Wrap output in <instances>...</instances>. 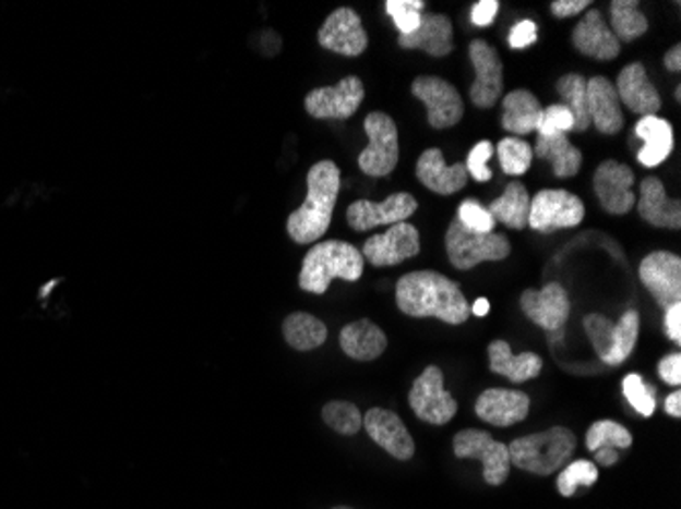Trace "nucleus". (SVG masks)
I'll return each mask as SVG.
<instances>
[{"mask_svg":"<svg viewBox=\"0 0 681 509\" xmlns=\"http://www.w3.org/2000/svg\"><path fill=\"white\" fill-rule=\"evenodd\" d=\"M568 131H573V117L570 110L563 105H551L542 109V121L539 126V137H551V135H565Z\"/></svg>","mask_w":681,"mask_h":509,"instance_id":"49530a36","label":"nucleus"},{"mask_svg":"<svg viewBox=\"0 0 681 509\" xmlns=\"http://www.w3.org/2000/svg\"><path fill=\"white\" fill-rule=\"evenodd\" d=\"M418 253H420V234L417 227L410 222H398L382 234H373L361 249L363 259L372 263L373 267H392L417 257Z\"/></svg>","mask_w":681,"mask_h":509,"instance_id":"ddd939ff","label":"nucleus"},{"mask_svg":"<svg viewBox=\"0 0 681 509\" xmlns=\"http://www.w3.org/2000/svg\"><path fill=\"white\" fill-rule=\"evenodd\" d=\"M588 7H592L589 0H555V2H551V13L558 19H568V16L586 11Z\"/></svg>","mask_w":681,"mask_h":509,"instance_id":"3c124183","label":"nucleus"},{"mask_svg":"<svg viewBox=\"0 0 681 509\" xmlns=\"http://www.w3.org/2000/svg\"><path fill=\"white\" fill-rule=\"evenodd\" d=\"M594 455H596V463L605 464V466H612L619 461L617 448H598Z\"/></svg>","mask_w":681,"mask_h":509,"instance_id":"5fc2aeb1","label":"nucleus"},{"mask_svg":"<svg viewBox=\"0 0 681 509\" xmlns=\"http://www.w3.org/2000/svg\"><path fill=\"white\" fill-rule=\"evenodd\" d=\"M396 304L413 318H439L447 325H464L469 304L462 288L437 271H410L396 283Z\"/></svg>","mask_w":681,"mask_h":509,"instance_id":"f257e3e1","label":"nucleus"},{"mask_svg":"<svg viewBox=\"0 0 681 509\" xmlns=\"http://www.w3.org/2000/svg\"><path fill=\"white\" fill-rule=\"evenodd\" d=\"M664 65H666L669 72H681V46L680 44H676V46L671 47L669 51L666 53V58H664Z\"/></svg>","mask_w":681,"mask_h":509,"instance_id":"864d4df0","label":"nucleus"},{"mask_svg":"<svg viewBox=\"0 0 681 509\" xmlns=\"http://www.w3.org/2000/svg\"><path fill=\"white\" fill-rule=\"evenodd\" d=\"M558 93L563 98V107L572 112L573 131H588V80L580 74H565L558 80Z\"/></svg>","mask_w":681,"mask_h":509,"instance_id":"72a5a7b5","label":"nucleus"},{"mask_svg":"<svg viewBox=\"0 0 681 509\" xmlns=\"http://www.w3.org/2000/svg\"><path fill=\"white\" fill-rule=\"evenodd\" d=\"M521 308L537 326L549 332L561 330L572 314V302L563 286L547 283L542 290H527L521 295Z\"/></svg>","mask_w":681,"mask_h":509,"instance_id":"a211bd4d","label":"nucleus"},{"mask_svg":"<svg viewBox=\"0 0 681 509\" xmlns=\"http://www.w3.org/2000/svg\"><path fill=\"white\" fill-rule=\"evenodd\" d=\"M641 281L661 308L681 302V259L669 251H655L638 267Z\"/></svg>","mask_w":681,"mask_h":509,"instance_id":"2eb2a0df","label":"nucleus"},{"mask_svg":"<svg viewBox=\"0 0 681 509\" xmlns=\"http://www.w3.org/2000/svg\"><path fill=\"white\" fill-rule=\"evenodd\" d=\"M323 420L328 428L343 436H354L363 426V417L351 401H328L323 408Z\"/></svg>","mask_w":681,"mask_h":509,"instance_id":"58836bf2","label":"nucleus"},{"mask_svg":"<svg viewBox=\"0 0 681 509\" xmlns=\"http://www.w3.org/2000/svg\"><path fill=\"white\" fill-rule=\"evenodd\" d=\"M575 445V434L563 426L523 436L509 445L511 464L542 477L553 475L563 464L572 461Z\"/></svg>","mask_w":681,"mask_h":509,"instance_id":"20e7f679","label":"nucleus"},{"mask_svg":"<svg viewBox=\"0 0 681 509\" xmlns=\"http://www.w3.org/2000/svg\"><path fill=\"white\" fill-rule=\"evenodd\" d=\"M596 481H598V466H596V464L584 461V459L573 461V463L568 464V466L561 471V475H559V494L563 495V497H572L580 485L589 487V485H594Z\"/></svg>","mask_w":681,"mask_h":509,"instance_id":"ea45409f","label":"nucleus"},{"mask_svg":"<svg viewBox=\"0 0 681 509\" xmlns=\"http://www.w3.org/2000/svg\"><path fill=\"white\" fill-rule=\"evenodd\" d=\"M490 356V369L511 379L512 384H523L528 379L539 377L542 371V359L537 353H523L512 355L511 344L506 340H494L488 347Z\"/></svg>","mask_w":681,"mask_h":509,"instance_id":"c756f323","label":"nucleus"},{"mask_svg":"<svg viewBox=\"0 0 681 509\" xmlns=\"http://www.w3.org/2000/svg\"><path fill=\"white\" fill-rule=\"evenodd\" d=\"M588 112L589 121L602 135H617L624 126L619 94L608 77L588 80Z\"/></svg>","mask_w":681,"mask_h":509,"instance_id":"a878e982","label":"nucleus"},{"mask_svg":"<svg viewBox=\"0 0 681 509\" xmlns=\"http://www.w3.org/2000/svg\"><path fill=\"white\" fill-rule=\"evenodd\" d=\"M309 194L304 204L288 217V234L298 245L319 241L331 227L340 190V171L335 161L314 163L307 175Z\"/></svg>","mask_w":681,"mask_h":509,"instance_id":"f03ea898","label":"nucleus"},{"mask_svg":"<svg viewBox=\"0 0 681 509\" xmlns=\"http://www.w3.org/2000/svg\"><path fill=\"white\" fill-rule=\"evenodd\" d=\"M368 147L357 157L359 170L372 178H386L396 170L401 159L398 126L386 112H370L363 121Z\"/></svg>","mask_w":681,"mask_h":509,"instance_id":"423d86ee","label":"nucleus"},{"mask_svg":"<svg viewBox=\"0 0 681 509\" xmlns=\"http://www.w3.org/2000/svg\"><path fill=\"white\" fill-rule=\"evenodd\" d=\"M659 377L669 386H680L681 384V355L673 353L661 359L659 363Z\"/></svg>","mask_w":681,"mask_h":509,"instance_id":"09e8293b","label":"nucleus"},{"mask_svg":"<svg viewBox=\"0 0 681 509\" xmlns=\"http://www.w3.org/2000/svg\"><path fill=\"white\" fill-rule=\"evenodd\" d=\"M528 410H530V400L527 393L514 391V389L492 387L480 393V398L476 401L478 417L500 428L523 422L528 416Z\"/></svg>","mask_w":681,"mask_h":509,"instance_id":"4be33fe9","label":"nucleus"},{"mask_svg":"<svg viewBox=\"0 0 681 509\" xmlns=\"http://www.w3.org/2000/svg\"><path fill=\"white\" fill-rule=\"evenodd\" d=\"M633 445L631 433L612 420H600L589 426L586 434V447L592 452L598 448H629Z\"/></svg>","mask_w":681,"mask_h":509,"instance_id":"4c0bfd02","label":"nucleus"},{"mask_svg":"<svg viewBox=\"0 0 681 509\" xmlns=\"http://www.w3.org/2000/svg\"><path fill=\"white\" fill-rule=\"evenodd\" d=\"M339 342L343 353L356 361H375L387 347L384 330L368 318L345 326L340 330Z\"/></svg>","mask_w":681,"mask_h":509,"instance_id":"c85d7f7f","label":"nucleus"},{"mask_svg":"<svg viewBox=\"0 0 681 509\" xmlns=\"http://www.w3.org/2000/svg\"><path fill=\"white\" fill-rule=\"evenodd\" d=\"M447 257L455 269H474L483 262H502L511 255V241L500 232H478L465 229L455 218L445 234Z\"/></svg>","mask_w":681,"mask_h":509,"instance_id":"39448f33","label":"nucleus"},{"mask_svg":"<svg viewBox=\"0 0 681 509\" xmlns=\"http://www.w3.org/2000/svg\"><path fill=\"white\" fill-rule=\"evenodd\" d=\"M666 412L669 416L680 417L681 416V393L680 391H673V393H669L666 400Z\"/></svg>","mask_w":681,"mask_h":509,"instance_id":"6e6d98bb","label":"nucleus"},{"mask_svg":"<svg viewBox=\"0 0 681 509\" xmlns=\"http://www.w3.org/2000/svg\"><path fill=\"white\" fill-rule=\"evenodd\" d=\"M635 135L645 143L636 155L645 168L661 166L673 152V126L661 117H641Z\"/></svg>","mask_w":681,"mask_h":509,"instance_id":"cd10ccee","label":"nucleus"},{"mask_svg":"<svg viewBox=\"0 0 681 509\" xmlns=\"http://www.w3.org/2000/svg\"><path fill=\"white\" fill-rule=\"evenodd\" d=\"M403 49H420L433 58H445L453 51V23L447 15L422 13L417 32L401 35Z\"/></svg>","mask_w":681,"mask_h":509,"instance_id":"393cba45","label":"nucleus"},{"mask_svg":"<svg viewBox=\"0 0 681 509\" xmlns=\"http://www.w3.org/2000/svg\"><path fill=\"white\" fill-rule=\"evenodd\" d=\"M282 332L286 342L296 351H314L328 337L326 326L307 312L290 314L282 325Z\"/></svg>","mask_w":681,"mask_h":509,"instance_id":"473e14b6","label":"nucleus"},{"mask_svg":"<svg viewBox=\"0 0 681 509\" xmlns=\"http://www.w3.org/2000/svg\"><path fill=\"white\" fill-rule=\"evenodd\" d=\"M572 44L575 49L594 60L610 62L620 53V41L617 35L606 23L600 11L589 9L586 16L575 25L572 33Z\"/></svg>","mask_w":681,"mask_h":509,"instance_id":"412c9836","label":"nucleus"},{"mask_svg":"<svg viewBox=\"0 0 681 509\" xmlns=\"http://www.w3.org/2000/svg\"><path fill=\"white\" fill-rule=\"evenodd\" d=\"M363 276V255L345 241H323L310 249L302 262L298 286L304 292L323 295L333 279L357 281Z\"/></svg>","mask_w":681,"mask_h":509,"instance_id":"7ed1b4c3","label":"nucleus"},{"mask_svg":"<svg viewBox=\"0 0 681 509\" xmlns=\"http://www.w3.org/2000/svg\"><path fill=\"white\" fill-rule=\"evenodd\" d=\"M495 155L500 159L502 171L509 175H523L527 173L533 163V147L527 141L506 137L500 141L495 147Z\"/></svg>","mask_w":681,"mask_h":509,"instance_id":"e433bc0d","label":"nucleus"},{"mask_svg":"<svg viewBox=\"0 0 681 509\" xmlns=\"http://www.w3.org/2000/svg\"><path fill=\"white\" fill-rule=\"evenodd\" d=\"M413 96L427 107L429 124L443 131L451 129L464 119V100L457 88L439 76H418L413 82Z\"/></svg>","mask_w":681,"mask_h":509,"instance_id":"9d476101","label":"nucleus"},{"mask_svg":"<svg viewBox=\"0 0 681 509\" xmlns=\"http://www.w3.org/2000/svg\"><path fill=\"white\" fill-rule=\"evenodd\" d=\"M586 217V206L580 196L568 190H541L528 210V227L537 232H555L577 227Z\"/></svg>","mask_w":681,"mask_h":509,"instance_id":"0eeeda50","label":"nucleus"},{"mask_svg":"<svg viewBox=\"0 0 681 509\" xmlns=\"http://www.w3.org/2000/svg\"><path fill=\"white\" fill-rule=\"evenodd\" d=\"M418 202L408 192L387 196L384 202L357 201L347 208V222L357 232L372 231L382 225H398L417 213Z\"/></svg>","mask_w":681,"mask_h":509,"instance_id":"4468645a","label":"nucleus"},{"mask_svg":"<svg viewBox=\"0 0 681 509\" xmlns=\"http://www.w3.org/2000/svg\"><path fill=\"white\" fill-rule=\"evenodd\" d=\"M676 98H678V100H680L681 98V86H678V88H676Z\"/></svg>","mask_w":681,"mask_h":509,"instance_id":"13d9d810","label":"nucleus"},{"mask_svg":"<svg viewBox=\"0 0 681 509\" xmlns=\"http://www.w3.org/2000/svg\"><path fill=\"white\" fill-rule=\"evenodd\" d=\"M469 58L476 70V82L469 88V98L478 109H492L504 88V65L494 47L483 39L469 44Z\"/></svg>","mask_w":681,"mask_h":509,"instance_id":"f8f14e48","label":"nucleus"},{"mask_svg":"<svg viewBox=\"0 0 681 509\" xmlns=\"http://www.w3.org/2000/svg\"><path fill=\"white\" fill-rule=\"evenodd\" d=\"M387 15L394 19L401 35L417 32L420 16L425 13V2L422 0H387Z\"/></svg>","mask_w":681,"mask_h":509,"instance_id":"79ce46f5","label":"nucleus"},{"mask_svg":"<svg viewBox=\"0 0 681 509\" xmlns=\"http://www.w3.org/2000/svg\"><path fill=\"white\" fill-rule=\"evenodd\" d=\"M666 332L676 344L681 342V302L666 310Z\"/></svg>","mask_w":681,"mask_h":509,"instance_id":"603ef678","label":"nucleus"},{"mask_svg":"<svg viewBox=\"0 0 681 509\" xmlns=\"http://www.w3.org/2000/svg\"><path fill=\"white\" fill-rule=\"evenodd\" d=\"M622 391H624V398L629 400V403L635 408L641 416L650 417L655 414V393H657V389L653 386H647L641 375H636V373L626 375L624 381H622Z\"/></svg>","mask_w":681,"mask_h":509,"instance_id":"a19ab883","label":"nucleus"},{"mask_svg":"<svg viewBox=\"0 0 681 509\" xmlns=\"http://www.w3.org/2000/svg\"><path fill=\"white\" fill-rule=\"evenodd\" d=\"M535 41H537V25L528 19L518 21L509 35L512 49H525V47L533 46Z\"/></svg>","mask_w":681,"mask_h":509,"instance_id":"de8ad7c7","label":"nucleus"},{"mask_svg":"<svg viewBox=\"0 0 681 509\" xmlns=\"http://www.w3.org/2000/svg\"><path fill=\"white\" fill-rule=\"evenodd\" d=\"M408 403L420 420L443 426L457 414V400L445 389V375L437 365L422 371L408 393Z\"/></svg>","mask_w":681,"mask_h":509,"instance_id":"6e6552de","label":"nucleus"},{"mask_svg":"<svg viewBox=\"0 0 681 509\" xmlns=\"http://www.w3.org/2000/svg\"><path fill=\"white\" fill-rule=\"evenodd\" d=\"M494 155V145L492 141H480L478 145L471 147V152L467 155V163L465 170L467 175H471L476 182H490L492 180V170H488V161Z\"/></svg>","mask_w":681,"mask_h":509,"instance_id":"a18cd8bd","label":"nucleus"},{"mask_svg":"<svg viewBox=\"0 0 681 509\" xmlns=\"http://www.w3.org/2000/svg\"><path fill=\"white\" fill-rule=\"evenodd\" d=\"M542 121L539 98L525 88L512 90L502 100V126L512 135L537 133Z\"/></svg>","mask_w":681,"mask_h":509,"instance_id":"bb28decb","label":"nucleus"},{"mask_svg":"<svg viewBox=\"0 0 681 509\" xmlns=\"http://www.w3.org/2000/svg\"><path fill=\"white\" fill-rule=\"evenodd\" d=\"M417 178L420 184L429 187L434 194L451 196V194L464 190L469 175L465 170V163L447 166L441 149L433 147V149L422 152V155L418 157Z\"/></svg>","mask_w":681,"mask_h":509,"instance_id":"b1692460","label":"nucleus"},{"mask_svg":"<svg viewBox=\"0 0 681 509\" xmlns=\"http://www.w3.org/2000/svg\"><path fill=\"white\" fill-rule=\"evenodd\" d=\"M494 220L502 222L504 227L523 231L528 227V210H530V196H528L527 185L523 182H511L506 184V190L500 198L490 202L486 208Z\"/></svg>","mask_w":681,"mask_h":509,"instance_id":"7c9ffc66","label":"nucleus"},{"mask_svg":"<svg viewBox=\"0 0 681 509\" xmlns=\"http://www.w3.org/2000/svg\"><path fill=\"white\" fill-rule=\"evenodd\" d=\"M363 96H366L363 82L357 76H347L335 86H323L307 94L304 109L312 119L319 121L326 119L345 121L356 114L363 102Z\"/></svg>","mask_w":681,"mask_h":509,"instance_id":"9b49d317","label":"nucleus"},{"mask_svg":"<svg viewBox=\"0 0 681 509\" xmlns=\"http://www.w3.org/2000/svg\"><path fill=\"white\" fill-rule=\"evenodd\" d=\"M635 171L614 159H606L594 173V192L600 206L610 215H626L635 208L636 196L633 192Z\"/></svg>","mask_w":681,"mask_h":509,"instance_id":"dca6fc26","label":"nucleus"},{"mask_svg":"<svg viewBox=\"0 0 681 509\" xmlns=\"http://www.w3.org/2000/svg\"><path fill=\"white\" fill-rule=\"evenodd\" d=\"M533 155H539L541 159L551 161L553 173L561 180L577 175V171L582 168V161H584L582 152L565 135L539 137Z\"/></svg>","mask_w":681,"mask_h":509,"instance_id":"2f4dec72","label":"nucleus"},{"mask_svg":"<svg viewBox=\"0 0 681 509\" xmlns=\"http://www.w3.org/2000/svg\"><path fill=\"white\" fill-rule=\"evenodd\" d=\"M457 220L469 231L494 232V218L481 206L480 202L474 198H467L459 204Z\"/></svg>","mask_w":681,"mask_h":509,"instance_id":"c03bdc74","label":"nucleus"},{"mask_svg":"<svg viewBox=\"0 0 681 509\" xmlns=\"http://www.w3.org/2000/svg\"><path fill=\"white\" fill-rule=\"evenodd\" d=\"M614 88L620 102L638 117H657V112L661 110V96L647 77V70L641 62L629 63L626 68H622Z\"/></svg>","mask_w":681,"mask_h":509,"instance_id":"aec40b11","label":"nucleus"},{"mask_svg":"<svg viewBox=\"0 0 681 509\" xmlns=\"http://www.w3.org/2000/svg\"><path fill=\"white\" fill-rule=\"evenodd\" d=\"M363 426L373 443L384 448L394 459L408 461L415 457V440L396 414L382 408H372L363 417Z\"/></svg>","mask_w":681,"mask_h":509,"instance_id":"6ab92c4d","label":"nucleus"},{"mask_svg":"<svg viewBox=\"0 0 681 509\" xmlns=\"http://www.w3.org/2000/svg\"><path fill=\"white\" fill-rule=\"evenodd\" d=\"M498 7H500L498 0H480V2L471 9V21H474V25H478V27L492 25L495 13H498Z\"/></svg>","mask_w":681,"mask_h":509,"instance_id":"8fccbe9b","label":"nucleus"},{"mask_svg":"<svg viewBox=\"0 0 681 509\" xmlns=\"http://www.w3.org/2000/svg\"><path fill=\"white\" fill-rule=\"evenodd\" d=\"M614 323L610 318H606L602 314H588L584 318V328L588 332V339L592 340L594 349L598 356L605 361V356L612 349V337H614Z\"/></svg>","mask_w":681,"mask_h":509,"instance_id":"37998d69","label":"nucleus"},{"mask_svg":"<svg viewBox=\"0 0 681 509\" xmlns=\"http://www.w3.org/2000/svg\"><path fill=\"white\" fill-rule=\"evenodd\" d=\"M612 33L619 41H635L649 29L647 16L641 13L636 0H614L610 4Z\"/></svg>","mask_w":681,"mask_h":509,"instance_id":"f704fd0d","label":"nucleus"},{"mask_svg":"<svg viewBox=\"0 0 681 509\" xmlns=\"http://www.w3.org/2000/svg\"><path fill=\"white\" fill-rule=\"evenodd\" d=\"M636 210L643 220H647L657 229L678 231L681 227V202L669 198L666 185L655 175H649L641 182V196L636 201Z\"/></svg>","mask_w":681,"mask_h":509,"instance_id":"5701e85b","label":"nucleus"},{"mask_svg":"<svg viewBox=\"0 0 681 509\" xmlns=\"http://www.w3.org/2000/svg\"><path fill=\"white\" fill-rule=\"evenodd\" d=\"M333 509H351V508H333Z\"/></svg>","mask_w":681,"mask_h":509,"instance_id":"bf43d9fd","label":"nucleus"},{"mask_svg":"<svg viewBox=\"0 0 681 509\" xmlns=\"http://www.w3.org/2000/svg\"><path fill=\"white\" fill-rule=\"evenodd\" d=\"M319 44L333 53L357 58L368 49L370 37L361 25V16L354 9L340 7L326 16L319 32Z\"/></svg>","mask_w":681,"mask_h":509,"instance_id":"f3484780","label":"nucleus"},{"mask_svg":"<svg viewBox=\"0 0 681 509\" xmlns=\"http://www.w3.org/2000/svg\"><path fill=\"white\" fill-rule=\"evenodd\" d=\"M469 312L474 314V316H488V312H490V300H486V298H478L476 302H474V306H469Z\"/></svg>","mask_w":681,"mask_h":509,"instance_id":"4d7b16f0","label":"nucleus"},{"mask_svg":"<svg viewBox=\"0 0 681 509\" xmlns=\"http://www.w3.org/2000/svg\"><path fill=\"white\" fill-rule=\"evenodd\" d=\"M638 326H641V318L636 310H629L620 316L619 325L614 326L612 349L605 356L606 365H620L631 356L638 340Z\"/></svg>","mask_w":681,"mask_h":509,"instance_id":"c9c22d12","label":"nucleus"},{"mask_svg":"<svg viewBox=\"0 0 681 509\" xmlns=\"http://www.w3.org/2000/svg\"><path fill=\"white\" fill-rule=\"evenodd\" d=\"M453 450L457 459H478L483 464V478L488 485H502L511 475L509 447L494 440L483 431H462L453 438Z\"/></svg>","mask_w":681,"mask_h":509,"instance_id":"1a4fd4ad","label":"nucleus"}]
</instances>
